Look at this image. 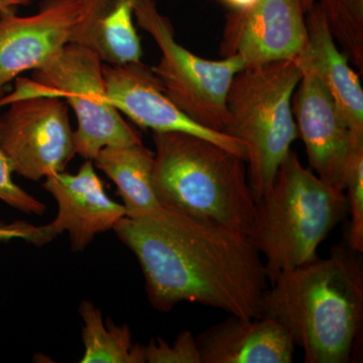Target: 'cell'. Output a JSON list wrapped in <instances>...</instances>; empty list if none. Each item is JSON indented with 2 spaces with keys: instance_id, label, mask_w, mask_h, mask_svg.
<instances>
[{
  "instance_id": "cell-1",
  "label": "cell",
  "mask_w": 363,
  "mask_h": 363,
  "mask_svg": "<svg viewBox=\"0 0 363 363\" xmlns=\"http://www.w3.org/2000/svg\"><path fill=\"white\" fill-rule=\"evenodd\" d=\"M112 230L135 255L157 311L187 302L245 319L262 316L269 279L247 234L166 208L124 216Z\"/></svg>"
},
{
  "instance_id": "cell-2",
  "label": "cell",
  "mask_w": 363,
  "mask_h": 363,
  "mask_svg": "<svg viewBox=\"0 0 363 363\" xmlns=\"http://www.w3.org/2000/svg\"><path fill=\"white\" fill-rule=\"evenodd\" d=\"M362 253L337 245L283 272L267 288L262 316L278 322L307 363H348L362 337Z\"/></svg>"
},
{
  "instance_id": "cell-3",
  "label": "cell",
  "mask_w": 363,
  "mask_h": 363,
  "mask_svg": "<svg viewBox=\"0 0 363 363\" xmlns=\"http://www.w3.org/2000/svg\"><path fill=\"white\" fill-rule=\"evenodd\" d=\"M155 191L162 206L250 236L257 200L245 160L201 136L155 133Z\"/></svg>"
},
{
  "instance_id": "cell-4",
  "label": "cell",
  "mask_w": 363,
  "mask_h": 363,
  "mask_svg": "<svg viewBox=\"0 0 363 363\" xmlns=\"http://www.w3.org/2000/svg\"><path fill=\"white\" fill-rule=\"evenodd\" d=\"M348 214L344 191L324 183L291 150L271 187L257 201L250 238L264 257L269 284L318 257L317 250Z\"/></svg>"
},
{
  "instance_id": "cell-5",
  "label": "cell",
  "mask_w": 363,
  "mask_h": 363,
  "mask_svg": "<svg viewBox=\"0 0 363 363\" xmlns=\"http://www.w3.org/2000/svg\"><path fill=\"white\" fill-rule=\"evenodd\" d=\"M302 75L298 56L242 69L229 88L223 133L247 147L248 181L257 201L298 138L292 99Z\"/></svg>"
},
{
  "instance_id": "cell-6",
  "label": "cell",
  "mask_w": 363,
  "mask_h": 363,
  "mask_svg": "<svg viewBox=\"0 0 363 363\" xmlns=\"http://www.w3.org/2000/svg\"><path fill=\"white\" fill-rule=\"evenodd\" d=\"M102 61L94 52L69 43L33 78L18 77L14 90L0 99V107L23 98L65 99L77 116L74 131L76 155L93 161L106 147L142 143V138L107 99Z\"/></svg>"
},
{
  "instance_id": "cell-7",
  "label": "cell",
  "mask_w": 363,
  "mask_h": 363,
  "mask_svg": "<svg viewBox=\"0 0 363 363\" xmlns=\"http://www.w3.org/2000/svg\"><path fill=\"white\" fill-rule=\"evenodd\" d=\"M135 16L161 50V60L152 71L166 96L195 123L223 133L227 94L236 74L245 69L242 60L230 56L212 61L188 51L177 42L171 23L157 11L154 0H140Z\"/></svg>"
},
{
  "instance_id": "cell-8",
  "label": "cell",
  "mask_w": 363,
  "mask_h": 363,
  "mask_svg": "<svg viewBox=\"0 0 363 363\" xmlns=\"http://www.w3.org/2000/svg\"><path fill=\"white\" fill-rule=\"evenodd\" d=\"M7 105L0 114V150L13 173L38 182L65 171L76 155L68 104L35 96Z\"/></svg>"
},
{
  "instance_id": "cell-9",
  "label": "cell",
  "mask_w": 363,
  "mask_h": 363,
  "mask_svg": "<svg viewBox=\"0 0 363 363\" xmlns=\"http://www.w3.org/2000/svg\"><path fill=\"white\" fill-rule=\"evenodd\" d=\"M301 67L302 78L292 99L298 135L312 171L327 185L344 191L351 154L363 138H354L342 111L314 72L304 64Z\"/></svg>"
},
{
  "instance_id": "cell-10",
  "label": "cell",
  "mask_w": 363,
  "mask_h": 363,
  "mask_svg": "<svg viewBox=\"0 0 363 363\" xmlns=\"http://www.w3.org/2000/svg\"><path fill=\"white\" fill-rule=\"evenodd\" d=\"M300 0H259L227 16L220 54L238 56L245 68L296 58L307 45Z\"/></svg>"
},
{
  "instance_id": "cell-11",
  "label": "cell",
  "mask_w": 363,
  "mask_h": 363,
  "mask_svg": "<svg viewBox=\"0 0 363 363\" xmlns=\"http://www.w3.org/2000/svg\"><path fill=\"white\" fill-rule=\"evenodd\" d=\"M43 187L56 200L58 213L51 223L37 226L30 240L35 247H44L68 233L72 250L82 252L97 234L112 230L125 216L123 205L105 192L90 160H85L75 175L64 171L48 176Z\"/></svg>"
},
{
  "instance_id": "cell-12",
  "label": "cell",
  "mask_w": 363,
  "mask_h": 363,
  "mask_svg": "<svg viewBox=\"0 0 363 363\" xmlns=\"http://www.w3.org/2000/svg\"><path fill=\"white\" fill-rule=\"evenodd\" d=\"M104 75L107 99L140 128L201 136L247 162V147L242 143L189 118L166 96L152 69L142 62L104 66Z\"/></svg>"
},
{
  "instance_id": "cell-13",
  "label": "cell",
  "mask_w": 363,
  "mask_h": 363,
  "mask_svg": "<svg viewBox=\"0 0 363 363\" xmlns=\"http://www.w3.org/2000/svg\"><path fill=\"white\" fill-rule=\"evenodd\" d=\"M80 0H44L30 16H0V99L23 72L37 70L71 40Z\"/></svg>"
},
{
  "instance_id": "cell-14",
  "label": "cell",
  "mask_w": 363,
  "mask_h": 363,
  "mask_svg": "<svg viewBox=\"0 0 363 363\" xmlns=\"http://www.w3.org/2000/svg\"><path fill=\"white\" fill-rule=\"evenodd\" d=\"M196 338L202 363H291L296 348L288 332L262 315H231Z\"/></svg>"
},
{
  "instance_id": "cell-15",
  "label": "cell",
  "mask_w": 363,
  "mask_h": 363,
  "mask_svg": "<svg viewBox=\"0 0 363 363\" xmlns=\"http://www.w3.org/2000/svg\"><path fill=\"white\" fill-rule=\"evenodd\" d=\"M307 45L298 55L335 100L354 138H363V89L350 60L339 50L317 4L308 11Z\"/></svg>"
},
{
  "instance_id": "cell-16",
  "label": "cell",
  "mask_w": 363,
  "mask_h": 363,
  "mask_svg": "<svg viewBox=\"0 0 363 363\" xmlns=\"http://www.w3.org/2000/svg\"><path fill=\"white\" fill-rule=\"evenodd\" d=\"M140 0H80V16L70 43L82 45L108 65L140 62V39L133 25Z\"/></svg>"
},
{
  "instance_id": "cell-17",
  "label": "cell",
  "mask_w": 363,
  "mask_h": 363,
  "mask_svg": "<svg viewBox=\"0 0 363 363\" xmlns=\"http://www.w3.org/2000/svg\"><path fill=\"white\" fill-rule=\"evenodd\" d=\"M93 162L116 184L125 217L140 218L164 208L157 199L152 181L154 152L143 143L104 147Z\"/></svg>"
},
{
  "instance_id": "cell-18",
  "label": "cell",
  "mask_w": 363,
  "mask_h": 363,
  "mask_svg": "<svg viewBox=\"0 0 363 363\" xmlns=\"http://www.w3.org/2000/svg\"><path fill=\"white\" fill-rule=\"evenodd\" d=\"M79 314L84 344L81 363H145L143 345L133 342L128 325L105 323L101 310L89 301L81 302Z\"/></svg>"
},
{
  "instance_id": "cell-19",
  "label": "cell",
  "mask_w": 363,
  "mask_h": 363,
  "mask_svg": "<svg viewBox=\"0 0 363 363\" xmlns=\"http://www.w3.org/2000/svg\"><path fill=\"white\" fill-rule=\"evenodd\" d=\"M335 42L350 63L363 71V0H318Z\"/></svg>"
},
{
  "instance_id": "cell-20",
  "label": "cell",
  "mask_w": 363,
  "mask_h": 363,
  "mask_svg": "<svg viewBox=\"0 0 363 363\" xmlns=\"http://www.w3.org/2000/svg\"><path fill=\"white\" fill-rule=\"evenodd\" d=\"M348 214L350 215L347 245L358 253L363 252V143L351 154L346 172L345 188Z\"/></svg>"
},
{
  "instance_id": "cell-21",
  "label": "cell",
  "mask_w": 363,
  "mask_h": 363,
  "mask_svg": "<svg viewBox=\"0 0 363 363\" xmlns=\"http://www.w3.org/2000/svg\"><path fill=\"white\" fill-rule=\"evenodd\" d=\"M143 352L147 363H202L197 338L190 331L179 334L173 344L161 338L152 339L143 345Z\"/></svg>"
},
{
  "instance_id": "cell-22",
  "label": "cell",
  "mask_w": 363,
  "mask_h": 363,
  "mask_svg": "<svg viewBox=\"0 0 363 363\" xmlns=\"http://www.w3.org/2000/svg\"><path fill=\"white\" fill-rule=\"evenodd\" d=\"M13 171L0 150V200L18 211L43 216L47 206L14 183Z\"/></svg>"
},
{
  "instance_id": "cell-23",
  "label": "cell",
  "mask_w": 363,
  "mask_h": 363,
  "mask_svg": "<svg viewBox=\"0 0 363 363\" xmlns=\"http://www.w3.org/2000/svg\"><path fill=\"white\" fill-rule=\"evenodd\" d=\"M35 230H37V226L26 221L0 220V241L23 240L30 242Z\"/></svg>"
},
{
  "instance_id": "cell-24",
  "label": "cell",
  "mask_w": 363,
  "mask_h": 363,
  "mask_svg": "<svg viewBox=\"0 0 363 363\" xmlns=\"http://www.w3.org/2000/svg\"><path fill=\"white\" fill-rule=\"evenodd\" d=\"M30 4V0H0V16L16 13L18 7Z\"/></svg>"
},
{
  "instance_id": "cell-25",
  "label": "cell",
  "mask_w": 363,
  "mask_h": 363,
  "mask_svg": "<svg viewBox=\"0 0 363 363\" xmlns=\"http://www.w3.org/2000/svg\"><path fill=\"white\" fill-rule=\"evenodd\" d=\"M259 0H226L224 4L231 7L233 11H245L255 6Z\"/></svg>"
},
{
  "instance_id": "cell-26",
  "label": "cell",
  "mask_w": 363,
  "mask_h": 363,
  "mask_svg": "<svg viewBox=\"0 0 363 363\" xmlns=\"http://www.w3.org/2000/svg\"><path fill=\"white\" fill-rule=\"evenodd\" d=\"M300 4L302 6L303 11L307 13L314 6L315 0H300Z\"/></svg>"
},
{
  "instance_id": "cell-27",
  "label": "cell",
  "mask_w": 363,
  "mask_h": 363,
  "mask_svg": "<svg viewBox=\"0 0 363 363\" xmlns=\"http://www.w3.org/2000/svg\"><path fill=\"white\" fill-rule=\"evenodd\" d=\"M221 1L225 2V1H226V0H221Z\"/></svg>"
}]
</instances>
